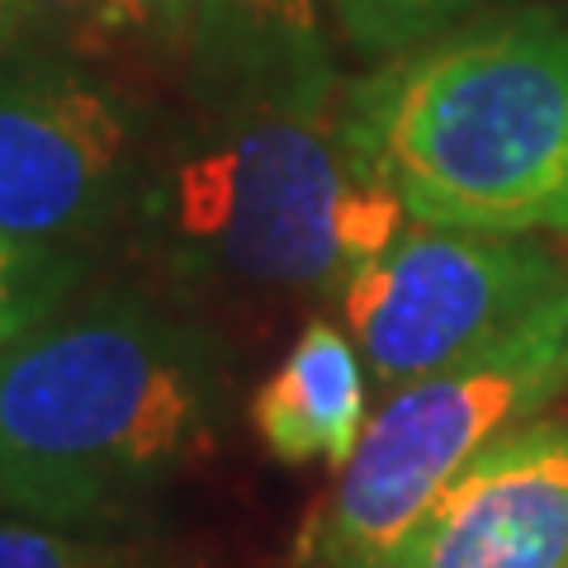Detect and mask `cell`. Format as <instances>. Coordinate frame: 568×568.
<instances>
[{"label": "cell", "mask_w": 568, "mask_h": 568, "mask_svg": "<svg viewBox=\"0 0 568 568\" xmlns=\"http://www.w3.org/2000/svg\"><path fill=\"white\" fill-rule=\"evenodd\" d=\"M209 351L138 298L58 308L0 351V503L62 530L133 521L213 446Z\"/></svg>", "instance_id": "1"}, {"label": "cell", "mask_w": 568, "mask_h": 568, "mask_svg": "<svg viewBox=\"0 0 568 568\" xmlns=\"http://www.w3.org/2000/svg\"><path fill=\"white\" fill-rule=\"evenodd\" d=\"M342 142L422 227L568 233V29L503 14L398 52L342 104Z\"/></svg>", "instance_id": "2"}, {"label": "cell", "mask_w": 568, "mask_h": 568, "mask_svg": "<svg viewBox=\"0 0 568 568\" xmlns=\"http://www.w3.org/2000/svg\"><path fill=\"white\" fill-rule=\"evenodd\" d=\"M351 162L332 91L204 104L138 181V227L166 271L261 290H346Z\"/></svg>", "instance_id": "3"}, {"label": "cell", "mask_w": 568, "mask_h": 568, "mask_svg": "<svg viewBox=\"0 0 568 568\" xmlns=\"http://www.w3.org/2000/svg\"><path fill=\"white\" fill-rule=\"evenodd\" d=\"M568 388V284L517 327L394 388L327 503L298 530L294 568H388L432 503Z\"/></svg>", "instance_id": "4"}, {"label": "cell", "mask_w": 568, "mask_h": 568, "mask_svg": "<svg viewBox=\"0 0 568 568\" xmlns=\"http://www.w3.org/2000/svg\"><path fill=\"white\" fill-rule=\"evenodd\" d=\"M564 284L568 261L536 237L413 223L384 256L346 280L342 313L369 384L394 394L488 346Z\"/></svg>", "instance_id": "5"}, {"label": "cell", "mask_w": 568, "mask_h": 568, "mask_svg": "<svg viewBox=\"0 0 568 568\" xmlns=\"http://www.w3.org/2000/svg\"><path fill=\"white\" fill-rule=\"evenodd\" d=\"M138 190V119L81 62L33 58L0 71V233L67 252Z\"/></svg>", "instance_id": "6"}, {"label": "cell", "mask_w": 568, "mask_h": 568, "mask_svg": "<svg viewBox=\"0 0 568 568\" xmlns=\"http://www.w3.org/2000/svg\"><path fill=\"white\" fill-rule=\"evenodd\" d=\"M388 568H568V422L497 436Z\"/></svg>", "instance_id": "7"}, {"label": "cell", "mask_w": 568, "mask_h": 568, "mask_svg": "<svg viewBox=\"0 0 568 568\" xmlns=\"http://www.w3.org/2000/svg\"><path fill=\"white\" fill-rule=\"evenodd\" d=\"M252 426L280 465H317L342 474L369 426V369L342 327L313 323L298 332L275 375L256 388Z\"/></svg>", "instance_id": "8"}, {"label": "cell", "mask_w": 568, "mask_h": 568, "mask_svg": "<svg viewBox=\"0 0 568 568\" xmlns=\"http://www.w3.org/2000/svg\"><path fill=\"white\" fill-rule=\"evenodd\" d=\"M185 58L204 104L332 91L317 0H200Z\"/></svg>", "instance_id": "9"}, {"label": "cell", "mask_w": 568, "mask_h": 568, "mask_svg": "<svg viewBox=\"0 0 568 568\" xmlns=\"http://www.w3.org/2000/svg\"><path fill=\"white\" fill-rule=\"evenodd\" d=\"M77 52L110 58H185L200 0H39Z\"/></svg>", "instance_id": "10"}, {"label": "cell", "mask_w": 568, "mask_h": 568, "mask_svg": "<svg viewBox=\"0 0 568 568\" xmlns=\"http://www.w3.org/2000/svg\"><path fill=\"white\" fill-rule=\"evenodd\" d=\"M71 284H77L71 252H48L0 233V351L58 313Z\"/></svg>", "instance_id": "11"}, {"label": "cell", "mask_w": 568, "mask_h": 568, "mask_svg": "<svg viewBox=\"0 0 568 568\" xmlns=\"http://www.w3.org/2000/svg\"><path fill=\"white\" fill-rule=\"evenodd\" d=\"M332 6L351 48L369 58H398L450 33L465 14H474L478 0H332Z\"/></svg>", "instance_id": "12"}, {"label": "cell", "mask_w": 568, "mask_h": 568, "mask_svg": "<svg viewBox=\"0 0 568 568\" xmlns=\"http://www.w3.org/2000/svg\"><path fill=\"white\" fill-rule=\"evenodd\" d=\"M0 568H162L152 549L95 530H62L29 517H0Z\"/></svg>", "instance_id": "13"}, {"label": "cell", "mask_w": 568, "mask_h": 568, "mask_svg": "<svg viewBox=\"0 0 568 568\" xmlns=\"http://www.w3.org/2000/svg\"><path fill=\"white\" fill-rule=\"evenodd\" d=\"M33 10H39V0H0V43H6Z\"/></svg>", "instance_id": "14"}]
</instances>
